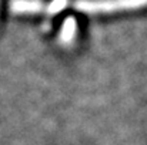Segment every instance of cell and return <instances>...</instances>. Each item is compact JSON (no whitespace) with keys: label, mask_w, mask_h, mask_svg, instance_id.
Instances as JSON below:
<instances>
[{"label":"cell","mask_w":147,"mask_h":145,"mask_svg":"<svg viewBox=\"0 0 147 145\" xmlns=\"http://www.w3.org/2000/svg\"><path fill=\"white\" fill-rule=\"evenodd\" d=\"M144 6H147V0H82L77 3V7L87 13H107Z\"/></svg>","instance_id":"6da1fadb"},{"label":"cell","mask_w":147,"mask_h":145,"mask_svg":"<svg viewBox=\"0 0 147 145\" xmlns=\"http://www.w3.org/2000/svg\"><path fill=\"white\" fill-rule=\"evenodd\" d=\"M13 9L19 13H30V11L33 13L40 9V4H37L32 0H17V1H14Z\"/></svg>","instance_id":"7a4b0ae2"},{"label":"cell","mask_w":147,"mask_h":145,"mask_svg":"<svg viewBox=\"0 0 147 145\" xmlns=\"http://www.w3.org/2000/svg\"><path fill=\"white\" fill-rule=\"evenodd\" d=\"M76 31V24H74V20H67L64 23V27H63V33H61V39L66 40V41H70L73 39V34Z\"/></svg>","instance_id":"3957f363"}]
</instances>
